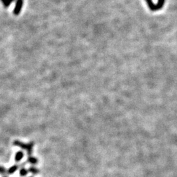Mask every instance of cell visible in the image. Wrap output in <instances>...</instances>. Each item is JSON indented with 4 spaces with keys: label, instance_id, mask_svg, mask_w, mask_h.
<instances>
[{
    "label": "cell",
    "instance_id": "1",
    "mask_svg": "<svg viewBox=\"0 0 177 177\" xmlns=\"http://www.w3.org/2000/svg\"><path fill=\"white\" fill-rule=\"evenodd\" d=\"M13 145L23 148V150H26V151L27 152V154L28 156H31V155H32V151H33V147H34V143L32 142H30L28 144H25V143L22 142L21 141L16 140L13 142Z\"/></svg>",
    "mask_w": 177,
    "mask_h": 177
},
{
    "label": "cell",
    "instance_id": "2",
    "mask_svg": "<svg viewBox=\"0 0 177 177\" xmlns=\"http://www.w3.org/2000/svg\"><path fill=\"white\" fill-rule=\"evenodd\" d=\"M146 1L150 9L152 11H156L161 9L163 7L165 4V0H158V4H157V5L154 4L152 0H146Z\"/></svg>",
    "mask_w": 177,
    "mask_h": 177
},
{
    "label": "cell",
    "instance_id": "3",
    "mask_svg": "<svg viewBox=\"0 0 177 177\" xmlns=\"http://www.w3.org/2000/svg\"><path fill=\"white\" fill-rule=\"evenodd\" d=\"M23 5V0H17L16 5H15V9L13 11V13H14V14L15 15H19Z\"/></svg>",
    "mask_w": 177,
    "mask_h": 177
},
{
    "label": "cell",
    "instance_id": "4",
    "mask_svg": "<svg viewBox=\"0 0 177 177\" xmlns=\"http://www.w3.org/2000/svg\"><path fill=\"white\" fill-rule=\"evenodd\" d=\"M23 157H24V153L23 152L19 151L17 152L15 157V161H16V162H19V161L23 158Z\"/></svg>",
    "mask_w": 177,
    "mask_h": 177
},
{
    "label": "cell",
    "instance_id": "5",
    "mask_svg": "<svg viewBox=\"0 0 177 177\" xmlns=\"http://www.w3.org/2000/svg\"><path fill=\"white\" fill-rule=\"evenodd\" d=\"M18 169H19V165H15L12 166V167H10L8 171H7L8 174H12L13 173H15V172L17 171Z\"/></svg>",
    "mask_w": 177,
    "mask_h": 177
},
{
    "label": "cell",
    "instance_id": "6",
    "mask_svg": "<svg viewBox=\"0 0 177 177\" xmlns=\"http://www.w3.org/2000/svg\"><path fill=\"white\" fill-rule=\"evenodd\" d=\"M28 162L30 163L31 164L35 165V164H37V162H38V160H37V158H34V157L29 156L28 158Z\"/></svg>",
    "mask_w": 177,
    "mask_h": 177
},
{
    "label": "cell",
    "instance_id": "7",
    "mask_svg": "<svg viewBox=\"0 0 177 177\" xmlns=\"http://www.w3.org/2000/svg\"><path fill=\"white\" fill-rule=\"evenodd\" d=\"M28 170H26L25 168H22L20 171V175L21 176H25L28 174Z\"/></svg>",
    "mask_w": 177,
    "mask_h": 177
},
{
    "label": "cell",
    "instance_id": "8",
    "mask_svg": "<svg viewBox=\"0 0 177 177\" xmlns=\"http://www.w3.org/2000/svg\"><path fill=\"white\" fill-rule=\"evenodd\" d=\"M1 1L3 2V5L5 6V7H8L10 5V4L14 0H1Z\"/></svg>",
    "mask_w": 177,
    "mask_h": 177
},
{
    "label": "cell",
    "instance_id": "9",
    "mask_svg": "<svg viewBox=\"0 0 177 177\" xmlns=\"http://www.w3.org/2000/svg\"><path fill=\"white\" fill-rule=\"evenodd\" d=\"M28 171L32 172L33 174H37L39 172V170L35 167H30L29 169H28Z\"/></svg>",
    "mask_w": 177,
    "mask_h": 177
},
{
    "label": "cell",
    "instance_id": "10",
    "mask_svg": "<svg viewBox=\"0 0 177 177\" xmlns=\"http://www.w3.org/2000/svg\"><path fill=\"white\" fill-rule=\"evenodd\" d=\"M6 172V169L2 166H0V174H5Z\"/></svg>",
    "mask_w": 177,
    "mask_h": 177
}]
</instances>
